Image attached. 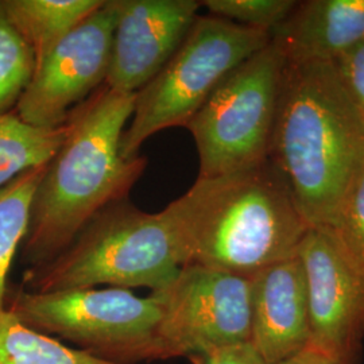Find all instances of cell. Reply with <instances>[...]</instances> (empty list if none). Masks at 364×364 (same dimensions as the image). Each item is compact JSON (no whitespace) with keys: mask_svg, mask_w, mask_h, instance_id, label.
Instances as JSON below:
<instances>
[{"mask_svg":"<svg viewBox=\"0 0 364 364\" xmlns=\"http://www.w3.org/2000/svg\"><path fill=\"white\" fill-rule=\"evenodd\" d=\"M169 205L186 264L247 278L296 257L311 230L270 161L221 177L197 178Z\"/></svg>","mask_w":364,"mask_h":364,"instance_id":"obj_3","label":"cell"},{"mask_svg":"<svg viewBox=\"0 0 364 364\" xmlns=\"http://www.w3.org/2000/svg\"><path fill=\"white\" fill-rule=\"evenodd\" d=\"M193 364H267L251 343H242L189 358Z\"/></svg>","mask_w":364,"mask_h":364,"instance_id":"obj_22","label":"cell"},{"mask_svg":"<svg viewBox=\"0 0 364 364\" xmlns=\"http://www.w3.org/2000/svg\"><path fill=\"white\" fill-rule=\"evenodd\" d=\"M287 60L270 42L237 66L185 126L195 139L198 178L252 169L269 161Z\"/></svg>","mask_w":364,"mask_h":364,"instance_id":"obj_7","label":"cell"},{"mask_svg":"<svg viewBox=\"0 0 364 364\" xmlns=\"http://www.w3.org/2000/svg\"><path fill=\"white\" fill-rule=\"evenodd\" d=\"M272 42L267 31L215 15L197 16L178 50L136 92L132 122L123 132L120 154L138 156L156 132L186 126L223 80Z\"/></svg>","mask_w":364,"mask_h":364,"instance_id":"obj_5","label":"cell"},{"mask_svg":"<svg viewBox=\"0 0 364 364\" xmlns=\"http://www.w3.org/2000/svg\"><path fill=\"white\" fill-rule=\"evenodd\" d=\"M270 36L290 64H333L364 38V0L301 1Z\"/></svg>","mask_w":364,"mask_h":364,"instance_id":"obj_13","label":"cell"},{"mask_svg":"<svg viewBox=\"0 0 364 364\" xmlns=\"http://www.w3.org/2000/svg\"><path fill=\"white\" fill-rule=\"evenodd\" d=\"M117 18V3L108 0L70 31L36 66L15 114L41 129L65 124L70 112L105 82Z\"/></svg>","mask_w":364,"mask_h":364,"instance_id":"obj_9","label":"cell"},{"mask_svg":"<svg viewBox=\"0 0 364 364\" xmlns=\"http://www.w3.org/2000/svg\"><path fill=\"white\" fill-rule=\"evenodd\" d=\"M68 123L41 129L25 123L15 112L0 117V189L26 170L48 165L65 142Z\"/></svg>","mask_w":364,"mask_h":364,"instance_id":"obj_15","label":"cell"},{"mask_svg":"<svg viewBox=\"0 0 364 364\" xmlns=\"http://www.w3.org/2000/svg\"><path fill=\"white\" fill-rule=\"evenodd\" d=\"M329 230L352 257L364 264V170L352 185Z\"/></svg>","mask_w":364,"mask_h":364,"instance_id":"obj_20","label":"cell"},{"mask_svg":"<svg viewBox=\"0 0 364 364\" xmlns=\"http://www.w3.org/2000/svg\"><path fill=\"white\" fill-rule=\"evenodd\" d=\"M297 3L294 0H205L201 6L208 9L210 15L272 33L291 14Z\"/></svg>","mask_w":364,"mask_h":364,"instance_id":"obj_19","label":"cell"},{"mask_svg":"<svg viewBox=\"0 0 364 364\" xmlns=\"http://www.w3.org/2000/svg\"><path fill=\"white\" fill-rule=\"evenodd\" d=\"M333 65L344 87L364 109V38L344 53Z\"/></svg>","mask_w":364,"mask_h":364,"instance_id":"obj_21","label":"cell"},{"mask_svg":"<svg viewBox=\"0 0 364 364\" xmlns=\"http://www.w3.org/2000/svg\"><path fill=\"white\" fill-rule=\"evenodd\" d=\"M136 93L93 92L68 117L65 142L48 164L36 191L22 259L28 269L61 255L105 209L124 201L147 159L120 154Z\"/></svg>","mask_w":364,"mask_h":364,"instance_id":"obj_1","label":"cell"},{"mask_svg":"<svg viewBox=\"0 0 364 364\" xmlns=\"http://www.w3.org/2000/svg\"><path fill=\"white\" fill-rule=\"evenodd\" d=\"M297 255L308 289L309 346L332 355L363 353L364 264L326 227H311Z\"/></svg>","mask_w":364,"mask_h":364,"instance_id":"obj_10","label":"cell"},{"mask_svg":"<svg viewBox=\"0 0 364 364\" xmlns=\"http://www.w3.org/2000/svg\"><path fill=\"white\" fill-rule=\"evenodd\" d=\"M34 72V53L9 22L0 3V117L19 103Z\"/></svg>","mask_w":364,"mask_h":364,"instance_id":"obj_18","label":"cell"},{"mask_svg":"<svg viewBox=\"0 0 364 364\" xmlns=\"http://www.w3.org/2000/svg\"><path fill=\"white\" fill-rule=\"evenodd\" d=\"M6 309L28 328L112 363L162 360L156 338L161 309L153 294L138 297L119 287L48 293L21 289L7 291Z\"/></svg>","mask_w":364,"mask_h":364,"instance_id":"obj_6","label":"cell"},{"mask_svg":"<svg viewBox=\"0 0 364 364\" xmlns=\"http://www.w3.org/2000/svg\"><path fill=\"white\" fill-rule=\"evenodd\" d=\"M250 343L267 364H281L311 344L308 289L299 255L250 277Z\"/></svg>","mask_w":364,"mask_h":364,"instance_id":"obj_12","label":"cell"},{"mask_svg":"<svg viewBox=\"0 0 364 364\" xmlns=\"http://www.w3.org/2000/svg\"><path fill=\"white\" fill-rule=\"evenodd\" d=\"M0 364H117L70 348L58 338L37 332L10 311L0 313Z\"/></svg>","mask_w":364,"mask_h":364,"instance_id":"obj_16","label":"cell"},{"mask_svg":"<svg viewBox=\"0 0 364 364\" xmlns=\"http://www.w3.org/2000/svg\"><path fill=\"white\" fill-rule=\"evenodd\" d=\"M161 320L162 360L250 343V278L201 264L183 266L169 285L151 291Z\"/></svg>","mask_w":364,"mask_h":364,"instance_id":"obj_8","label":"cell"},{"mask_svg":"<svg viewBox=\"0 0 364 364\" xmlns=\"http://www.w3.org/2000/svg\"><path fill=\"white\" fill-rule=\"evenodd\" d=\"M46 168L26 170L0 189V313L6 311L7 274L26 236L34 195Z\"/></svg>","mask_w":364,"mask_h":364,"instance_id":"obj_17","label":"cell"},{"mask_svg":"<svg viewBox=\"0 0 364 364\" xmlns=\"http://www.w3.org/2000/svg\"><path fill=\"white\" fill-rule=\"evenodd\" d=\"M186 254L173 209L147 213L129 203L100 212L57 258L28 269V291L48 293L108 285L119 289L169 285Z\"/></svg>","mask_w":364,"mask_h":364,"instance_id":"obj_4","label":"cell"},{"mask_svg":"<svg viewBox=\"0 0 364 364\" xmlns=\"http://www.w3.org/2000/svg\"><path fill=\"white\" fill-rule=\"evenodd\" d=\"M269 161L308 224L329 228L364 170V109L333 64L287 63Z\"/></svg>","mask_w":364,"mask_h":364,"instance_id":"obj_2","label":"cell"},{"mask_svg":"<svg viewBox=\"0 0 364 364\" xmlns=\"http://www.w3.org/2000/svg\"><path fill=\"white\" fill-rule=\"evenodd\" d=\"M363 353L353 355H332L308 346L305 350L294 355L281 364H360Z\"/></svg>","mask_w":364,"mask_h":364,"instance_id":"obj_23","label":"cell"},{"mask_svg":"<svg viewBox=\"0 0 364 364\" xmlns=\"http://www.w3.org/2000/svg\"><path fill=\"white\" fill-rule=\"evenodd\" d=\"M9 22L34 53L36 66L105 0H0Z\"/></svg>","mask_w":364,"mask_h":364,"instance_id":"obj_14","label":"cell"},{"mask_svg":"<svg viewBox=\"0 0 364 364\" xmlns=\"http://www.w3.org/2000/svg\"><path fill=\"white\" fill-rule=\"evenodd\" d=\"M117 26L105 85L136 93L178 50L197 19L196 0H115Z\"/></svg>","mask_w":364,"mask_h":364,"instance_id":"obj_11","label":"cell"}]
</instances>
